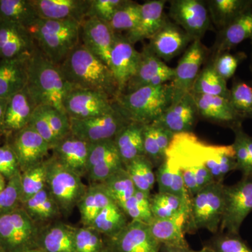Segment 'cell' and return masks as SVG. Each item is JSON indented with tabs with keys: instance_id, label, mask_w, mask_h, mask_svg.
<instances>
[{
	"instance_id": "obj_1",
	"label": "cell",
	"mask_w": 252,
	"mask_h": 252,
	"mask_svg": "<svg viewBox=\"0 0 252 252\" xmlns=\"http://www.w3.org/2000/svg\"><path fill=\"white\" fill-rule=\"evenodd\" d=\"M166 160L181 172L190 198L212 182H223L225 176L238 170L232 144H210L193 132L174 136Z\"/></svg>"
},
{
	"instance_id": "obj_2",
	"label": "cell",
	"mask_w": 252,
	"mask_h": 252,
	"mask_svg": "<svg viewBox=\"0 0 252 252\" xmlns=\"http://www.w3.org/2000/svg\"><path fill=\"white\" fill-rule=\"evenodd\" d=\"M59 67L73 87L99 91L114 100L120 94L109 66L81 43L71 51Z\"/></svg>"
},
{
	"instance_id": "obj_3",
	"label": "cell",
	"mask_w": 252,
	"mask_h": 252,
	"mask_svg": "<svg viewBox=\"0 0 252 252\" xmlns=\"http://www.w3.org/2000/svg\"><path fill=\"white\" fill-rule=\"evenodd\" d=\"M27 87L37 106H50L65 113L64 99L72 86L59 65L51 62L36 46L28 63Z\"/></svg>"
},
{
	"instance_id": "obj_4",
	"label": "cell",
	"mask_w": 252,
	"mask_h": 252,
	"mask_svg": "<svg viewBox=\"0 0 252 252\" xmlns=\"http://www.w3.org/2000/svg\"><path fill=\"white\" fill-rule=\"evenodd\" d=\"M81 28V23L71 20L39 18L28 30L44 56L59 66L80 44Z\"/></svg>"
},
{
	"instance_id": "obj_5",
	"label": "cell",
	"mask_w": 252,
	"mask_h": 252,
	"mask_svg": "<svg viewBox=\"0 0 252 252\" xmlns=\"http://www.w3.org/2000/svg\"><path fill=\"white\" fill-rule=\"evenodd\" d=\"M173 99V86L169 82L120 94L114 101L131 122L147 125L155 122L171 106Z\"/></svg>"
},
{
	"instance_id": "obj_6",
	"label": "cell",
	"mask_w": 252,
	"mask_h": 252,
	"mask_svg": "<svg viewBox=\"0 0 252 252\" xmlns=\"http://www.w3.org/2000/svg\"><path fill=\"white\" fill-rule=\"evenodd\" d=\"M223 182H214L190 198L186 233L206 229L214 234L220 231L224 210Z\"/></svg>"
},
{
	"instance_id": "obj_7",
	"label": "cell",
	"mask_w": 252,
	"mask_h": 252,
	"mask_svg": "<svg viewBox=\"0 0 252 252\" xmlns=\"http://www.w3.org/2000/svg\"><path fill=\"white\" fill-rule=\"evenodd\" d=\"M46 187L59 205L61 215L69 216L85 193L87 186L80 176L69 170L54 157L48 158Z\"/></svg>"
},
{
	"instance_id": "obj_8",
	"label": "cell",
	"mask_w": 252,
	"mask_h": 252,
	"mask_svg": "<svg viewBox=\"0 0 252 252\" xmlns=\"http://www.w3.org/2000/svg\"><path fill=\"white\" fill-rule=\"evenodd\" d=\"M40 228L22 207L0 215V247L6 252L37 249Z\"/></svg>"
},
{
	"instance_id": "obj_9",
	"label": "cell",
	"mask_w": 252,
	"mask_h": 252,
	"mask_svg": "<svg viewBox=\"0 0 252 252\" xmlns=\"http://www.w3.org/2000/svg\"><path fill=\"white\" fill-rule=\"evenodd\" d=\"M224 210L220 233L239 235L244 220L252 212V175L243 177L235 185L223 187Z\"/></svg>"
},
{
	"instance_id": "obj_10",
	"label": "cell",
	"mask_w": 252,
	"mask_h": 252,
	"mask_svg": "<svg viewBox=\"0 0 252 252\" xmlns=\"http://www.w3.org/2000/svg\"><path fill=\"white\" fill-rule=\"evenodd\" d=\"M114 112L100 117L86 119H69L71 135L89 143L113 140L131 122L117 103Z\"/></svg>"
},
{
	"instance_id": "obj_11",
	"label": "cell",
	"mask_w": 252,
	"mask_h": 252,
	"mask_svg": "<svg viewBox=\"0 0 252 252\" xmlns=\"http://www.w3.org/2000/svg\"><path fill=\"white\" fill-rule=\"evenodd\" d=\"M169 2V18L193 40H202L205 33L212 29L206 1L172 0Z\"/></svg>"
},
{
	"instance_id": "obj_12",
	"label": "cell",
	"mask_w": 252,
	"mask_h": 252,
	"mask_svg": "<svg viewBox=\"0 0 252 252\" xmlns=\"http://www.w3.org/2000/svg\"><path fill=\"white\" fill-rule=\"evenodd\" d=\"M64 109L69 119H86L114 112L115 101L99 91L73 87L64 100Z\"/></svg>"
},
{
	"instance_id": "obj_13",
	"label": "cell",
	"mask_w": 252,
	"mask_h": 252,
	"mask_svg": "<svg viewBox=\"0 0 252 252\" xmlns=\"http://www.w3.org/2000/svg\"><path fill=\"white\" fill-rule=\"evenodd\" d=\"M207 54L206 47L200 39L192 41L186 49L175 68V75L171 81L174 89L173 102L191 91L202 65L206 61Z\"/></svg>"
},
{
	"instance_id": "obj_14",
	"label": "cell",
	"mask_w": 252,
	"mask_h": 252,
	"mask_svg": "<svg viewBox=\"0 0 252 252\" xmlns=\"http://www.w3.org/2000/svg\"><path fill=\"white\" fill-rule=\"evenodd\" d=\"M110 252H159L160 245L149 230L148 224L130 220L112 238H104Z\"/></svg>"
},
{
	"instance_id": "obj_15",
	"label": "cell",
	"mask_w": 252,
	"mask_h": 252,
	"mask_svg": "<svg viewBox=\"0 0 252 252\" xmlns=\"http://www.w3.org/2000/svg\"><path fill=\"white\" fill-rule=\"evenodd\" d=\"M140 52L124 34L116 33L111 50L109 67L117 81L120 94L135 74L140 61Z\"/></svg>"
},
{
	"instance_id": "obj_16",
	"label": "cell",
	"mask_w": 252,
	"mask_h": 252,
	"mask_svg": "<svg viewBox=\"0 0 252 252\" xmlns=\"http://www.w3.org/2000/svg\"><path fill=\"white\" fill-rule=\"evenodd\" d=\"M193 41L182 28L166 16L161 27L149 39L147 45L158 58L165 62L185 53Z\"/></svg>"
},
{
	"instance_id": "obj_17",
	"label": "cell",
	"mask_w": 252,
	"mask_h": 252,
	"mask_svg": "<svg viewBox=\"0 0 252 252\" xmlns=\"http://www.w3.org/2000/svg\"><path fill=\"white\" fill-rule=\"evenodd\" d=\"M12 136L9 143L18 158L21 172L46 160L51 147L34 129L27 126Z\"/></svg>"
},
{
	"instance_id": "obj_18",
	"label": "cell",
	"mask_w": 252,
	"mask_h": 252,
	"mask_svg": "<svg viewBox=\"0 0 252 252\" xmlns=\"http://www.w3.org/2000/svg\"><path fill=\"white\" fill-rule=\"evenodd\" d=\"M199 119L198 108L190 92L173 102L154 123L175 135L193 132Z\"/></svg>"
},
{
	"instance_id": "obj_19",
	"label": "cell",
	"mask_w": 252,
	"mask_h": 252,
	"mask_svg": "<svg viewBox=\"0 0 252 252\" xmlns=\"http://www.w3.org/2000/svg\"><path fill=\"white\" fill-rule=\"evenodd\" d=\"M192 94L200 119L230 127L232 130L243 126L244 119L235 112L228 98L209 94Z\"/></svg>"
},
{
	"instance_id": "obj_20",
	"label": "cell",
	"mask_w": 252,
	"mask_h": 252,
	"mask_svg": "<svg viewBox=\"0 0 252 252\" xmlns=\"http://www.w3.org/2000/svg\"><path fill=\"white\" fill-rule=\"evenodd\" d=\"M35 47L27 28L17 23L0 21V61L31 56Z\"/></svg>"
},
{
	"instance_id": "obj_21",
	"label": "cell",
	"mask_w": 252,
	"mask_h": 252,
	"mask_svg": "<svg viewBox=\"0 0 252 252\" xmlns=\"http://www.w3.org/2000/svg\"><path fill=\"white\" fill-rule=\"evenodd\" d=\"M39 18L71 20L82 23L88 18L91 0H31Z\"/></svg>"
},
{
	"instance_id": "obj_22",
	"label": "cell",
	"mask_w": 252,
	"mask_h": 252,
	"mask_svg": "<svg viewBox=\"0 0 252 252\" xmlns=\"http://www.w3.org/2000/svg\"><path fill=\"white\" fill-rule=\"evenodd\" d=\"M114 36L109 25L97 18H87L81 25V44L108 66Z\"/></svg>"
},
{
	"instance_id": "obj_23",
	"label": "cell",
	"mask_w": 252,
	"mask_h": 252,
	"mask_svg": "<svg viewBox=\"0 0 252 252\" xmlns=\"http://www.w3.org/2000/svg\"><path fill=\"white\" fill-rule=\"evenodd\" d=\"M90 143L69 135L51 149L52 157L69 170L80 176L87 175L88 157Z\"/></svg>"
},
{
	"instance_id": "obj_24",
	"label": "cell",
	"mask_w": 252,
	"mask_h": 252,
	"mask_svg": "<svg viewBox=\"0 0 252 252\" xmlns=\"http://www.w3.org/2000/svg\"><path fill=\"white\" fill-rule=\"evenodd\" d=\"M189 213V208L171 218L165 220L153 219L148 224L152 236L160 245L189 248L185 237Z\"/></svg>"
},
{
	"instance_id": "obj_25",
	"label": "cell",
	"mask_w": 252,
	"mask_h": 252,
	"mask_svg": "<svg viewBox=\"0 0 252 252\" xmlns=\"http://www.w3.org/2000/svg\"><path fill=\"white\" fill-rule=\"evenodd\" d=\"M37 107L27 87L11 95L5 112L6 136H11L27 127Z\"/></svg>"
},
{
	"instance_id": "obj_26",
	"label": "cell",
	"mask_w": 252,
	"mask_h": 252,
	"mask_svg": "<svg viewBox=\"0 0 252 252\" xmlns=\"http://www.w3.org/2000/svg\"><path fill=\"white\" fill-rule=\"evenodd\" d=\"M165 0H149L141 4L140 21L132 31L124 35L132 44L149 39L165 21L166 15L164 13Z\"/></svg>"
},
{
	"instance_id": "obj_27",
	"label": "cell",
	"mask_w": 252,
	"mask_h": 252,
	"mask_svg": "<svg viewBox=\"0 0 252 252\" xmlns=\"http://www.w3.org/2000/svg\"><path fill=\"white\" fill-rule=\"evenodd\" d=\"M252 38V6L224 29L218 32L212 49L211 59L230 51L246 39Z\"/></svg>"
},
{
	"instance_id": "obj_28",
	"label": "cell",
	"mask_w": 252,
	"mask_h": 252,
	"mask_svg": "<svg viewBox=\"0 0 252 252\" xmlns=\"http://www.w3.org/2000/svg\"><path fill=\"white\" fill-rule=\"evenodd\" d=\"M76 227L62 221L41 226L38 248L44 252H74Z\"/></svg>"
},
{
	"instance_id": "obj_29",
	"label": "cell",
	"mask_w": 252,
	"mask_h": 252,
	"mask_svg": "<svg viewBox=\"0 0 252 252\" xmlns=\"http://www.w3.org/2000/svg\"><path fill=\"white\" fill-rule=\"evenodd\" d=\"M31 56L0 61V97L9 98L26 87Z\"/></svg>"
},
{
	"instance_id": "obj_30",
	"label": "cell",
	"mask_w": 252,
	"mask_h": 252,
	"mask_svg": "<svg viewBox=\"0 0 252 252\" xmlns=\"http://www.w3.org/2000/svg\"><path fill=\"white\" fill-rule=\"evenodd\" d=\"M140 54L137 70L127 83L123 94H129L144 86H152L154 79L158 74L170 68L149 49L147 44L143 46Z\"/></svg>"
},
{
	"instance_id": "obj_31",
	"label": "cell",
	"mask_w": 252,
	"mask_h": 252,
	"mask_svg": "<svg viewBox=\"0 0 252 252\" xmlns=\"http://www.w3.org/2000/svg\"><path fill=\"white\" fill-rule=\"evenodd\" d=\"M144 124L130 122L114 140L124 167L136 158L144 156Z\"/></svg>"
},
{
	"instance_id": "obj_32",
	"label": "cell",
	"mask_w": 252,
	"mask_h": 252,
	"mask_svg": "<svg viewBox=\"0 0 252 252\" xmlns=\"http://www.w3.org/2000/svg\"><path fill=\"white\" fill-rule=\"evenodd\" d=\"M112 202L102 184H91L77 207L83 226L90 227L99 212Z\"/></svg>"
},
{
	"instance_id": "obj_33",
	"label": "cell",
	"mask_w": 252,
	"mask_h": 252,
	"mask_svg": "<svg viewBox=\"0 0 252 252\" xmlns=\"http://www.w3.org/2000/svg\"><path fill=\"white\" fill-rule=\"evenodd\" d=\"M206 3L212 23L219 32L248 9L252 0H208Z\"/></svg>"
},
{
	"instance_id": "obj_34",
	"label": "cell",
	"mask_w": 252,
	"mask_h": 252,
	"mask_svg": "<svg viewBox=\"0 0 252 252\" xmlns=\"http://www.w3.org/2000/svg\"><path fill=\"white\" fill-rule=\"evenodd\" d=\"M21 207L29 217L39 225L49 223L61 216L59 205L50 193L47 187L28 199Z\"/></svg>"
},
{
	"instance_id": "obj_35",
	"label": "cell",
	"mask_w": 252,
	"mask_h": 252,
	"mask_svg": "<svg viewBox=\"0 0 252 252\" xmlns=\"http://www.w3.org/2000/svg\"><path fill=\"white\" fill-rule=\"evenodd\" d=\"M127 218L122 207L112 202L99 212L90 227L103 235L104 238H112L129 223Z\"/></svg>"
},
{
	"instance_id": "obj_36",
	"label": "cell",
	"mask_w": 252,
	"mask_h": 252,
	"mask_svg": "<svg viewBox=\"0 0 252 252\" xmlns=\"http://www.w3.org/2000/svg\"><path fill=\"white\" fill-rule=\"evenodd\" d=\"M39 18L31 0H0V21L17 23L28 29Z\"/></svg>"
},
{
	"instance_id": "obj_37",
	"label": "cell",
	"mask_w": 252,
	"mask_h": 252,
	"mask_svg": "<svg viewBox=\"0 0 252 252\" xmlns=\"http://www.w3.org/2000/svg\"><path fill=\"white\" fill-rule=\"evenodd\" d=\"M190 93L195 94L220 96L229 98L230 89L227 81L220 77L209 61L200 71Z\"/></svg>"
},
{
	"instance_id": "obj_38",
	"label": "cell",
	"mask_w": 252,
	"mask_h": 252,
	"mask_svg": "<svg viewBox=\"0 0 252 252\" xmlns=\"http://www.w3.org/2000/svg\"><path fill=\"white\" fill-rule=\"evenodd\" d=\"M155 175L159 193L171 194L183 198H190L181 172L166 160L158 167Z\"/></svg>"
},
{
	"instance_id": "obj_39",
	"label": "cell",
	"mask_w": 252,
	"mask_h": 252,
	"mask_svg": "<svg viewBox=\"0 0 252 252\" xmlns=\"http://www.w3.org/2000/svg\"><path fill=\"white\" fill-rule=\"evenodd\" d=\"M190 200L159 192L151 195V210L154 219L165 220L179 215L189 208Z\"/></svg>"
},
{
	"instance_id": "obj_40",
	"label": "cell",
	"mask_w": 252,
	"mask_h": 252,
	"mask_svg": "<svg viewBox=\"0 0 252 252\" xmlns=\"http://www.w3.org/2000/svg\"><path fill=\"white\" fill-rule=\"evenodd\" d=\"M101 184L113 201L120 207L130 199L137 190L125 167L118 170Z\"/></svg>"
},
{
	"instance_id": "obj_41",
	"label": "cell",
	"mask_w": 252,
	"mask_h": 252,
	"mask_svg": "<svg viewBox=\"0 0 252 252\" xmlns=\"http://www.w3.org/2000/svg\"><path fill=\"white\" fill-rule=\"evenodd\" d=\"M136 189L151 195L156 183L154 166L145 156L136 158L125 166Z\"/></svg>"
},
{
	"instance_id": "obj_42",
	"label": "cell",
	"mask_w": 252,
	"mask_h": 252,
	"mask_svg": "<svg viewBox=\"0 0 252 252\" xmlns=\"http://www.w3.org/2000/svg\"><path fill=\"white\" fill-rule=\"evenodd\" d=\"M228 99L242 119H252V82L235 78L230 89Z\"/></svg>"
},
{
	"instance_id": "obj_43",
	"label": "cell",
	"mask_w": 252,
	"mask_h": 252,
	"mask_svg": "<svg viewBox=\"0 0 252 252\" xmlns=\"http://www.w3.org/2000/svg\"><path fill=\"white\" fill-rule=\"evenodd\" d=\"M46 160L35 166L31 167L26 171L21 172V204L46 188L47 180Z\"/></svg>"
},
{
	"instance_id": "obj_44",
	"label": "cell",
	"mask_w": 252,
	"mask_h": 252,
	"mask_svg": "<svg viewBox=\"0 0 252 252\" xmlns=\"http://www.w3.org/2000/svg\"><path fill=\"white\" fill-rule=\"evenodd\" d=\"M140 14V4L137 1L126 0L113 16L109 26L116 33L122 31L129 32L137 26Z\"/></svg>"
},
{
	"instance_id": "obj_45",
	"label": "cell",
	"mask_w": 252,
	"mask_h": 252,
	"mask_svg": "<svg viewBox=\"0 0 252 252\" xmlns=\"http://www.w3.org/2000/svg\"><path fill=\"white\" fill-rule=\"evenodd\" d=\"M114 162H122V160L114 139L90 143L88 157V172L93 167Z\"/></svg>"
},
{
	"instance_id": "obj_46",
	"label": "cell",
	"mask_w": 252,
	"mask_h": 252,
	"mask_svg": "<svg viewBox=\"0 0 252 252\" xmlns=\"http://www.w3.org/2000/svg\"><path fill=\"white\" fill-rule=\"evenodd\" d=\"M150 198L151 195L136 190L135 194L121 207L131 220L149 224L154 219L151 210Z\"/></svg>"
},
{
	"instance_id": "obj_47",
	"label": "cell",
	"mask_w": 252,
	"mask_h": 252,
	"mask_svg": "<svg viewBox=\"0 0 252 252\" xmlns=\"http://www.w3.org/2000/svg\"><path fill=\"white\" fill-rule=\"evenodd\" d=\"M212 252H252L239 235L223 232L215 234L205 245Z\"/></svg>"
},
{
	"instance_id": "obj_48",
	"label": "cell",
	"mask_w": 252,
	"mask_h": 252,
	"mask_svg": "<svg viewBox=\"0 0 252 252\" xmlns=\"http://www.w3.org/2000/svg\"><path fill=\"white\" fill-rule=\"evenodd\" d=\"M103 235L91 227L77 228L74 252H102L105 248Z\"/></svg>"
},
{
	"instance_id": "obj_49",
	"label": "cell",
	"mask_w": 252,
	"mask_h": 252,
	"mask_svg": "<svg viewBox=\"0 0 252 252\" xmlns=\"http://www.w3.org/2000/svg\"><path fill=\"white\" fill-rule=\"evenodd\" d=\"M21 173L8 181L6 187L0 191V215L21 207Z\"/></svg>"
},
{
	"instance_id": "obj_50",
	"label": "cell",
	"mask_w": 252,
	"mask_h": 252,
	"mask_svg": "<svg viewBox=\"0 0 252 252\" xmlns=\"http://www.w3.org/2000/svg\"><path fill=\"white\" fill-rule=\"evenodd\" d=\"M246 58L244 52L231 54L230 51H226L209 61L212 63L215 72L227 81L234 76L238 66Z\"/></svg>"
},
{
	"instance_id": "obj_51",
	"label": "cell",
	"mask_w": 252,
	"mask_h": 252,
	"mask_svg": "<svg viewBox=\"0 0 252 252\" xmlns=\"http://www.w3.org/2000/svg\"><path fill=\"white\" fill-rule=\"evenodd\" d=\"M59 140L70 135V119L65 113L50 106H39Z\"/></svg>"
},
{
	"instance_id": "obj_52",
	"label": "cell",
	"mask_w": 252,
	"mask_h": 252,
	"mask_svg": "<svg viewBox=\"0 0 252 252\" xmlns=\"http://www.w3.org/2000/svg\"><path fill=\"white\" fill-rule=\"evenodd\" d=\"M144 156L152 162L154 167H158L166 160V155L162 153L156 137L152 124L144 126L143 130Z\"/></svg>"
},
{
	"instance_id": "obj_53",
	"label": "cell",
	"mask_w": 252,
	"mask_h": 252,
	"mask_svg": "<svg viewBox=\"0 0 252 252\" xmlns=\"http://www.w3.org/2000/svg\"><path fill=\"white\" fill-rule=\"evenodd\" d=\"M21 173L18 158L9 142L0 145V175L9 181Z\"/></svg>"
},
{
	"instance_id": "obj_54",
	"label": "cell",
	"mask_w": 252,
	"mask_h": 252,
	"mask_svg": "<svg viewBox=\"0 0 252 252\" xmlns=\"http://www.w3.org/2000/svg\"><path fill=\"white\" fill-rule=\"evenodd\" d=\"M126 0H91L88 18L94 17L109 24L117 9Z\"/></svg>"
},
{
	"instance_id": "obj_55",
	"label": "cell",
	"mask_w": 252,
	"mask_h": 252,
	"mask_svg": "<svg viewBox=\"0 0 252 252\" xmlns=\"http://www.w3.org/2000/svg\"><path fill=\"white\" fill-rule=\"evenodd\" d=\"M28 126L34 129L49 144L51 149L54 148L60 141L55 135L49 122L43 113L42 109L39 106L36 107Z\"/></svg>"
},
{
	"instance_id": "obj_56",
	"label": "cell",
	"mask_w": 252,
	"mask_h": 252,
	"mask_svg": "<svg viewBox=\"0 0 252 252\" xmlns=\"http://www.w3.org/2000/svg\"><path fill=\"white\" fill-rule=\"evenodd\" d=\"M9 98H7V97H0V140L3 137L6 136L5 112H6V105H7Z\"/></svg>"
},
{
	"instance_id": "obj_57",
	"label": "cell",
	"mask_w": 252,
	"mask_h": 252,
	"mask_svg": "<svg viewBox=\"0 0 252 252\" xmlns=\"http://www.w3.org/2000/svg\"><path fill=\"white\" fill-rule=\"evenodd\" d=\"M159 252H212L206 246H204L200 250H193L190 248H175V247L161 245Z\"/></svg>"
},
{
	"instance_id": "obj_58",
	"label": "cell",
	"mask_w": 252,
	"mask_h": 252,
	"mask_svg": "<svg viewBox=\"0 0 252 252\" xmlns=\"http://www.w3.org/2000/svg\"><path fill=\"white\" fill-rule=\"evenodd\" d=\"M243 138L245 140V144L248 149L249 157H250V162H251L252 170V137L249 135L246 132H243Z\"/></svg>"
},
{
	"instance_id": "obj_59",
	"label": "cell",
	"mask_w": 252,
	"mask_h": 252,
	"mask_svg": "<svg viewBox=\"0 0 252 252\" xmlns=\"http://www.w3.org/2000/svg\"><path fill=\"white\" fill-rule=\"evenodd\" d=\"M6 183H7V181L6 180V179L2 175H0V191L4 189Z\"/></svg>"
},
{
	"instance_id": "obj_60",
	"label": "cell",
	"mask_w": 252,
	"mask_h": 252,
	"mask_svg": "<svg viewBox=\"0 0 252 252\" xmlns=\"http://www.w3.org/2000/svg\"><path fill=\"white\" fill-rule=\"evenodd\" d=\"M20 252H44L40 249H33V250H26V251Z\"/></svg>"
},
{
	"instance_id": "obj_61",
	"label": "cell",
	"mask_w": 252,
	"mask_h": 252,
	"mask_svg": "<svg viewBox=\"0 0 252 252\" xmlns=\"http://www.w3.org/2000/svg\"><path fill=\"white\" fill-rule=\"evenodd\" d=\"M102 252H110V251L107 249V247H105V248L104 249L103 251Z\"/></svg>"
},
{
	"instance_id": "obj_62",
	"label": "cell",
	"mask_w": 252,
	"mask_h": 252,
	"mask_svg": "<svg viewBox=\"0 0 252 252\" xmlns=\"http://www.w3.org/2000/svg\"><path fill=\"white\" fill-rule=\"evenodd\" d=\"M0 252H6L4 251V250H3L2 248H1V247H0Z\"/></svg>"
},
{
	"instance_id": "obj_63",
	"label": "cell",
	"mask_w": 252,
	"mask_h": 252,
	"mask_svg": "<svg viewBox=\"0 0 252 252\" xmlns=\"http://www.w3.org/2000/svg\"><path fill=\"white\" fill-rule=\"evenodd\" d=\"M252 41V38L251 39Z\"/></svg>"
},
{
	"instance_id": "obj_64",
	"label": "cell",
	"mask_w": 252,
	"mask_h": 252,
	"mask_svg": "<svg viewBox=\"0 0 252 252\" xmlns=\"http://www.w3.org/2000/svg\"></svg>"
}]
</instances>
